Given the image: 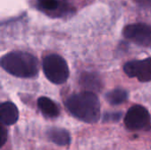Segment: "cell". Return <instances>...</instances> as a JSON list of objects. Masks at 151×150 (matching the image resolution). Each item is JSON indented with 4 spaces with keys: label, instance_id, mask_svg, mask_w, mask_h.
Here are the masks:
<instances>
[{
    "label": "cell",
    "instance_id": "cell-2",
    "mask_svg": "<svg viewBox=\"0 0 151 150\" xmlns=\"http://www.w3.org/2000/svg\"><path fill=\"white\" fill-rule=\"evenodd\" d=\"M1 66L10 74L19 78H34L38 74L37 58L25 51H12L1 58Z\"/></svg>",
    "mask_w": 151,
    "mask_h": 150
},
{
    "label": "cell",
    "instance_id": "cell-14",
    "mask_svg": "<svg viewBox=\"0 0 151 150\" xmlns=\"http://www.w3.org/2000/svg\"><path fill=\"white\" fill-rule=\"evenodd\" d=\"M0 138H1V143H0V146L3 147L4 145V143L6 142L7 141V131L6 129L4 128V125L1 126V133H0Z\"/></svg>",
    "mask_w": 151,
    "mask_h": 150
},
{
    "label": "cell",
    "instance_id": "cell-4",
    "mask_svg": "<svg viewBox=\"0 0 151 150\" xmlns=\"http://www.w3.org/2000/svg\"><path fill=\"white\" fill-rule=\"evenodd\" d=\"M124 123L130 131L150 130L151 118L149 111L142 105H134L127 112Z\"/></svg>",
    "mask_w": 151,
    "mask_h": 150
},
{
    "label": "cell",
    "instance_id": "cell-3",
    "mask_svg": "<svg viewBox=\"0 0 151 150\" xmlns=\"http://www.w3.org/2000/svg\"><path fill=\"white\" fill-rule=\"evenodd\" d=\"M42 70L47 79L57 85L65 83L69 77V68L66 61L57 54H51L44 57Z\"/></svg>",
    "mask_w": 151,
    "mask_h": 150
},
{
    "label": "cell",
    "instance_id": "cell-6",
    "mask_svg": "<svg viewBox=\"0 0 151 150\" xmlns=\"http://www.w3.org/2000/svg\"><path fill=\"white\" fill-rule=\"evenodd\" d=\"M124 72L128 77L137 78L142 82L151 81V57L127 62Z\"/></svg>",
    "mask_w": 151,
    "mask_h": 150
},
{
    "label": "cell",
    "instance_id": "cell-1",
    "mask_svg": "<svg viewBox=\"0 0 151 150\" xmlns=\"http://www.w3.org/2000/svg\"><path fill=\"white\" fill-rule=\"evenodd\" d=\"M67 111L77 119L94 124L100 118V102L94 92L84 91L67 98L65 103Z\"/></svg>",
    "mask_w": 151,
    "mask_h": 150
},
{
    "label": "cell",
    "instance_id": "cell-9",
    "mask_svg": "<svg viewBox=\"0 0 151 150\" xmlns=\"http://www.w3.org/2000/svg\"><path fill=\"white\" fill-rule=\"evenodd\" d=\"M46 136L50 141L58 146H69L71 143V136L67 130L58 127H52L47 130Z\"/></svg>",
    "mask_w": 151,
    "mask_h": 150
},
{
    "label": "cell",
    "instance_id": "cell-8",
    "mask_svg": "<svg viewBox=\"0 0 151 150\" xmlns=\"http://www.w3.org/2000/svg\"><path fill=\"white\" fill-rule=\"evenodd\" d=\"M81 86L90 92H99L103 88V82L100 77L95 72H84L80 77Z\"/></svg>",
    "mask_w": 151,
    "mask_h": 150
},
{
    "label": "cell",
    "instance_id": "cell-15",
    "mask_svg": "<svg viewBox=\"0 0 151 150\" xmlns=\"http://www.w3.org/2000/svg\"><path fill=\"white\" fill-rule=\"evenodd\" d=\"M141 6H151V0H134Z\"/></svg>",
    "mask_w": 151,
    "mask_h": 150
},
{
    "label": "cell",
    "instance_id": "cell-13",
    "mask_svg": "<svg viewBox=\"0 0 151 150\" xmlns=\"http://www.w3.org/2000/svg\"><path fill=\"white\" fill-rule=\"evenodd\" d=\"M122 117L121 112H113V113H107L104 117V121L105 122H117Z\"/></svg>",
    "mask_w": 151,
    "mask_h": 150
},
{
    "label": "cell",
    "instance_id": "cell-11",
    "mask_svg": "<svg viewBox=\"0 0 151 150\" xmlns=\"http://www.w3.org/2000/svg\"><path fill=\"white\" fill-rule=\"evenodd\" d=\"M128 94L126 90L121 88H116L108 92L105 95V99L111 105H119L127 101Z\"/></svg>",
    "mask_w": 151,
    "mask_h": 150
},
{
    "label": "cell",
    "instance_id": "cell-5",
    "mask_svg": "<svg viewBox=\"0 0 151 150\" xmlns=\"http://www.w3.org/2000/svg\"><path fill=\"white\" fill-rule=\"evenodd\" d=\"M126 39L142 47H151V27L144 23L127 25L123 30Z\"/></svg>",
    "mask_w": 151,
    "mask_h": 150
},
{
    "label": "cell",
    "instance_id": "cell-7",
    "mask_svg": "<svg viewBox=\"0 0 151 150\" xmlns=\"http://www.w3.org/2000/svg\"><path fill=\"white\" fill-rule=\"evenodd\" d=\"M19 119V111L17 106L11 103H3L0 106V120L1 124L9 126L14 125Z\"/></svg>",
    "mask_w": 151,
    "mask_h": 150
},
{
    "label": "cell",
    "instance_id": "cell-10",
    "mask_svg": "<svg viewBox=\"0 0 151 150\" xmlns=\"http://www.w3.org/2000/svg\"><path fill=\"white\" fill-rule=\"evenodd\" d=\"M37 106L41 112L49 118H55L59 116L60 111L58 106L50 98L42 96L37 100Z\"/></svg>",
    "mask_w": 151,
    "mask_h": 150
},
{
    "label": "cell",
    "instance_id": "cell-12",
    "mask_svg": "<svg viewBox=\"0 0 151 150\" xmlns=\"http://www.w3.org/2000/svg\"><path fill=\"white\" fill-rule=\"evenodd\" d=\"M36 4L41 10L46 12L57 11L64 6L60 0H36Z\"/></svg>",
    "mask_w": 151,
    "mask_h": 150
}]
</instances>
